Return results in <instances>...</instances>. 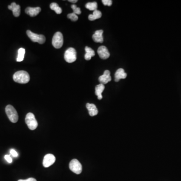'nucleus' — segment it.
Wrapping results in <instances>:
<instances>
[{"instance_id":"nucleus-1","label":"nucleus","mask_w":181,"mask_h":181,"mask_svg":"<svg viewBox=\"0 0 181 181\" xmlns=\"http://www.w3.org/2000/svg\"><path fill=\"white\" fill-rule=\"evenodd\" d=\"M13 78L15 82L19 83H26L30 80L29 74L24 71H19L15 72Z\"/></svg>"},{"instance_id":"nucleus-2","label":"nucleus","mask_w":181,"mask_h":181,"mask_svg":"<svg viewBox=\"0 0 181 181\" xmlns=\"http://www.w3.org/2000/svg\"><path fill=\"white\" fill-rule=\"evenodd\" d=\"M5 111L10 121L12 123H16L18 121L19 117L14 107L11 105H8L5 108Z\"/></svg>"},{"instance_id":"nucleus-3","label":"nucleus","mask_w":181,"mask_h":181,"mask_svg":"<svg viewBox=\"0 0 181 181\" xmlns=\"http://www.w3.org/2000/svg\"><path fill=\"white\" fill-rule=\"evenodd\" d=\"M25 122L28 127L32 130L36 129L38 126V123L35 119L34 115L32 113H28L26 116Z\"/></svg>"},{"instance_id":"nucleus-4","label":"nucleus","mask_w":181,"mask_h":181,"mask_svg":"<svg viewBox=\"0 0 181 181\" xmlns=\"http://www.w3.org/2000/svg\"><path fill=\"white\" fill-rule=\"evenodd\" d=\"M65 60L67 63H72L77 60V52L74 48L70 47L68 48L65 52Z\"/></svg>"},{"instance_id":"nucleus-5","label":"nucleus","mask_w":181,"mask_h":181,"mask_svg":"<svg viewBox=\"0 0 181 181\" xmlns=\"http://www.w3.org/2000/svg\"><path fill=\"white\" fill-rule=\"evenodd\" d=\"M27 36L30 38V39L34 42H38L39 44H43L46 41L45 37L41 34H37L34 33L30 30H27Z\"/></svg>"},{"instance_id":"nucleus-6","label":"nucleus","mask_w":181,"mask_h":181,"mask_svg":"<svg viewBox=\"0 0 181 181\" xmlns=\"http://www.w3.org/2000/svg\"><path fill=\"white\" fill-rule=\"evenodd\" d=\"M63 35L60 32H57L52 38V44L54 47L58 49L63 46Z\"/></svg>"},{"instance_id":"nucleus-7","label":"nucleus","mask_w":181,"mask_h":181,"mask_svg":"<svg viewBox=\"0 0 181 181\" xmlns=\"http://www.w3.org/2000/svg\"><path fill=\"white\" fill-rule=\"evenodd\" d=\"M69 168L71 171L76 174L79 175L82 173V165L77 159H72L69 163Z\"/></svg>"},{"instance_id":"nucleus-8","label":"nucleus","mask_w":181,"mask_h":181,"mask_svg":"<svg viewBox=\"0 0 181 181\" xmlns=\"http://www.w3.org/2000/svg\"><path fill=\"white\" fill-rule=\"evenodd\" d=\"M55 157L52 154H47L45 156L43 161V165L45 168H48L55 162Z\"/></svg>"},{"instance_id":"nucleus-9","label":"nucleus","mask_w":181,"mask_h":181,"mask_svg":"<svg viewBox=\"0 0 181 181\" xmlns=\"http://www.w3.org/2000/svg\"><path fill=\"white\" fill-rule=\"evenodd\" d=\"M97 52L100 57L103 60H106L110 57V53L107 47L105 46H101L99 47Z\"/></svg>"},{"instance_id":"nucleus-10","label":"nucleus","mask_w":181,"mask_h":181,"mask_svg":"<svg viewBox=\"0 0 181 181\" xmlns=\"http://www.w3.org/2000/svg\"><path fill=\"white\" fill-rule=\"evenodd\" d=\"M111 80L112 79L110 76V72L108 70L104 71L103 74L99 77V80L100 82V83H102L104 85L108 82H110Z\"/></svg>"},{"instance_id":"nucleus-11","label":"nucleus","mask_w":181,"mask_h":181,"mask_svg":"<svg viewBox=\"0 0 181 181\" xmlns=\"http://www.w3.org/2000/svg\"><path fill=\"white\" fill-rule=\"evenodd\" d=\"M103 30H97L92 36L93 40L95 42L102 43L104 41V38L103 36Z\"/></svg>"},{"instance_id":"nucleus-12","label":"nucleus","mask_w":181,"mask_h":181,"mask_svg":"<svg viewBox=\"0 0 181 181\" xmlns=\"http://www.w3.org/2000/svg\"><path fill=\"white\" fill-rule=\"evenodd\" d=\"M41 12V8L37 7H28L25 9V13L31 17H34L37 15Z\"/></svg>"},{"instance_id":"nucleus-13","label":"nucleus","mask_w":181,"mask_h":181,"mask_svg":"<svg viewBox=\"0 0 181 181\" xmlns=\"http://www.w3.org/2000/svg\"><path fill=\"white\" fill-rule=\"evenodd\" d=\"M8 9L12 10L13 12V15L15 17H19L20 15V6L19 5H17L15 3H12L11 5L8 6Z\"/></svg>"},{"instance_id":"nucleus-14","label":"nucleus","mask_w":181,"mask_h":181,"mask_svg":"<svg viewBox=\"0 0 181 181\" xmlns=\"http://www.w3.org/2000/svg\"><path fill=\"white\" fill-rule=\"evenodd\" d=\"M127 77V74L125 72L123 69H119L117 70L115 74V81L119 82L121 79H124Z\"/></svg>"},{"instance_id":"nucleus-15","label":"nucleus","mask_w":181,"mask_h":181,"mask_svg":"<svg viewBox=\"0 0 181 181\" xmlns=\"http://www.w3.org/2000/svg\"><path fill=\"white\" fill-rule=\"evenodd\" d=\"M86 107L88 110L89 113L91 116H94L98 113V109L97 108L96 105L94 104L87 103L86 104Z\"/></svg>"},{"instance_id":"nucleus-16","label":"nucleus","mask_w":181,"mask_h":181,"mask_svg":"<svg viewBox=\"0 0 181 181\" xmlns=\"http://www.w3.org/2000/svg\"><path fill=\"white\" fill-rule=\"evenodd\" d=\"M104 89H105V86L102 83L96 86V88H95V94H96V96H97L98 97V99L101 100L102 99L103 96L102 94L103 92L104 91Z\"/></svg>"},{"instance_id":"nucleus-17","label":"nucleus","mask_w":181,"mask_h":181,"mask_svg":"<svg viewBox=\"0 0 181 181\" xmlns=\"http://www.w3.org/2000/svg\"><path fill=\"white\" fill-rule=\"evenodd\" d=\"M85 51L86 54L85 55V58L87 60H91L92 57H94L95 55L94 51L88 46H86L85 47Z\"/></svg>"},{"instance_id":"nucleus-18","label":"nucleus","mask_w":181,"mask_h":181,"mask_svg":"<svg viewBox=\"0 0 181 181\" xmlns=\"http://www.w3.org/2000/svg\"><path fill=\"white\" fill-rule=\"evenodd\" d=\"M101 17H102V13L101 11L96 10L94 11L93 14L89 15L88 18L90 21H94L96 19H99Z\"/></svg>"},{"instance_id":"nucleus-19","label":"nucleus","mask_w":181,"mask_h":181,"mask_svg":"<svg viewBox=\"0 0 181 181\" xmlns=\"http://www.w3.org/2000/svg\"><path fill=\"white\" fill-rule=\"evenodd\" d=\"M50 8L51 9L55 11V13H57V14H60L62 13V8H60L58 6L57 4L56 3H52L50 5Z\"/></svg>"},{"instance_id":"nucleus-20","label":"nucleus","mask_w":181,"mask_h":181,"mask_svg":"<svg viewBox=\"0 0 181 181\" xmlns=\"http://www.w3.org/2000/svg\"><path fill=\"white\" fill-rule=\"evenodd\" d=\"M18 57L17 58V62H20L23 61L24 58V55L25 53V50L23 48H20L18 50Z\"/></svg>"},{"instance_id":"nucleus-21","label":"nucleus","mask_w":181,"mask_h":181,"mask_svg":"<svg viewBox=\"0 0 181 181\" xmlns=\"http://www.w3.org/2000/svg\"><path fill=\"white\" fill-rule=\"evenodd\" d=\"M86 8L89 10L90 11H95L97 9L98 5L97 2H89L86 4L85 5Z\"/></svg>"},{"instance_id":"nucleus-22","label":"nucleus","mask_w":181,"mask_h":181,"mask_svg":"<svg viewBox=\"0 0 181 181\" xmlns=\"http://www.w3.org/2000/svg\"><path fill=\"white\" fill-rule=\"evenodd\" d=\"M71 8L73 10V13L77 15H80L81 14V10L80 8H78L76 5H72L71 6Z\"/></svg>"},{"instance_id":"nucleus-23","label":"nucleus","mask_w":181,"mask_h":181,"mask_svg":"<svg viewBox=\"0 0 181 181\" xmlns=\"http://www.w3.org/2000/svg\"><path fill=\"white\" fill-rule=\"evenodd\" d=\"M67 17L69 19H71L72 21H76L78 20V16H77V15L74 14V13L69 14Z\"/></svg>"},{"instance_id":"nucleus-24","label":"nucleus","mask_w":181,"mask_h":181,"mask_svg":"<svg viewBox=\"0 0 181 181\" xmlns=\"http://www.w3.org/2000/svg\"><path fill=\"white\" fill-rule=\"evenodd\" d=\"M102 2L105 6H111L112 4V1L111 0H102Z\"/></svg>"},{"instance_id":"nucleus-25","label":"nucleus","mask_w":181,"mask_h":181,"mask_svg":"<svg viewBox=\"0 0 181 181\" xmlns=\"http://www.w3.org/2000/svg\"><path fill=\"white\" fill-rule=\"evenodd\" d=\"M10 153H11V155L14 156V157H17L18 156V153H17V151L15 150H14V149H11L10 150Z\"/></svg>"},{"instance_id":"nucleus-26","label":"nucleus","mask_w":181,"mask_h":181,"mask_svg":"<svg viewBox=\"0 0 181 181\" xmlns=\"http://www.w3.org/2000/svg\"><path fill=\"white\" fill-rule=\"evenodd\" d=\"M5 159L9 163H12V159L9 155H5Z\"/></svg>"},{"instance_id":"nucleus-27","label":"nucleus","mask_w":181,"mask_h":181,"mask_svg":"<svg viewBox=\"0 0 181 181\" xmlns=\"http://www.w3.org/2000/svg\"><path fill=\"white\" fill-rule=\"evenodd\" d=\"M18 181H37L34 178H30L26 180H19Z\"/></svg>"},{"instance_id":"nucleus-28","label":"nucleus","mask_w":181,"mask_h":181,"mask_svg":"<svg viewBox=\"0 0 181 181\" xmlns=\"http://www.w3.org/2000/svg\"><path fill=\"white\" fill-rule=\"evenodd\" d=\"M69 2L72 3H76L77 2V0H69Z\"/></svg>"}]
</instances>
